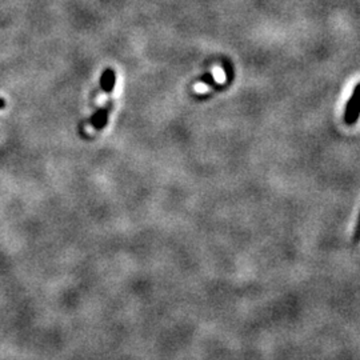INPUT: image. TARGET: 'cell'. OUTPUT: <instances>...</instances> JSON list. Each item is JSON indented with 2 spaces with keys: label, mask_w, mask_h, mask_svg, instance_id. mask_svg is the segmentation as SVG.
I'll use <instances>...</instances> for the list:
<instances>
[{
  "label": "cell",
  "mask_w": 360,
  "mask_h": 360,
  "mask_svg": "<svg viewBox=\"0 0 360 360\" xmlns=\"http://www.w3.org/2000/svg\"><path fill=\"white\" fill-rule=\"evenodd\" d=\"M114 86H115V73L112 69L108 68L107 71L103 73V76H101V88H103L106 92H111Z\"/></svg>",
  "instance_id": "3"
},
{
  "label": "cell",
  "mask_w": 360,
  "mask_h": 360,
  "mask_svg": "<svg viewBox=\"0 0 360 360\" xmlns=\"http://www.w3.org/2000/svg\"><path fill=\"white\" fill-rule=\"evenodd\" d=\"M359 86L355 87V91H353L352 96L347 103V108H346V123L347 124H353L355 121L357 120V116H359V112H357V107H359V101H357V92H359Z\"/></svg>",
  "instance_id": "1"
},
{
  "label": "cell",
  "mask_w": 360,
  "mask_h": 360,
  "mask_svg": "<svg viewBox=\"0 0 360 360\" xmlns=\"http://www.w3.org/2000/svg\"><path fill=\"white\" fill-rule=\"evenodd\" d=\"M110 107H111V103H108L107 107L101 108L96 114L91 118V124L94 125L96 130H101L103 127H106L107 124V118H108V111H110Z\"/></svg>",
  "instance_id": "2"
}]
</instances>
